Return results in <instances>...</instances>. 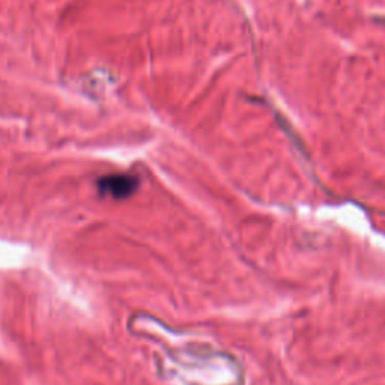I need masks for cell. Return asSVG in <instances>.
<instances>
[{"mask_svg": "<svg viewBox=\"0 0 385 385\" xmlns=\"http://www.w3.org/2000/svg\"><path fill=\"white\" fill-rule=\"evenodd\" d=\"M139 181L130 175H110L98 181V188L102 194L112 196L115 199H123L136 191Z\"/></svg>", "mask_w": 385, "mask_h": 385, "instance_id": "6da1fadb", "label": "cell"}]
</instances>
